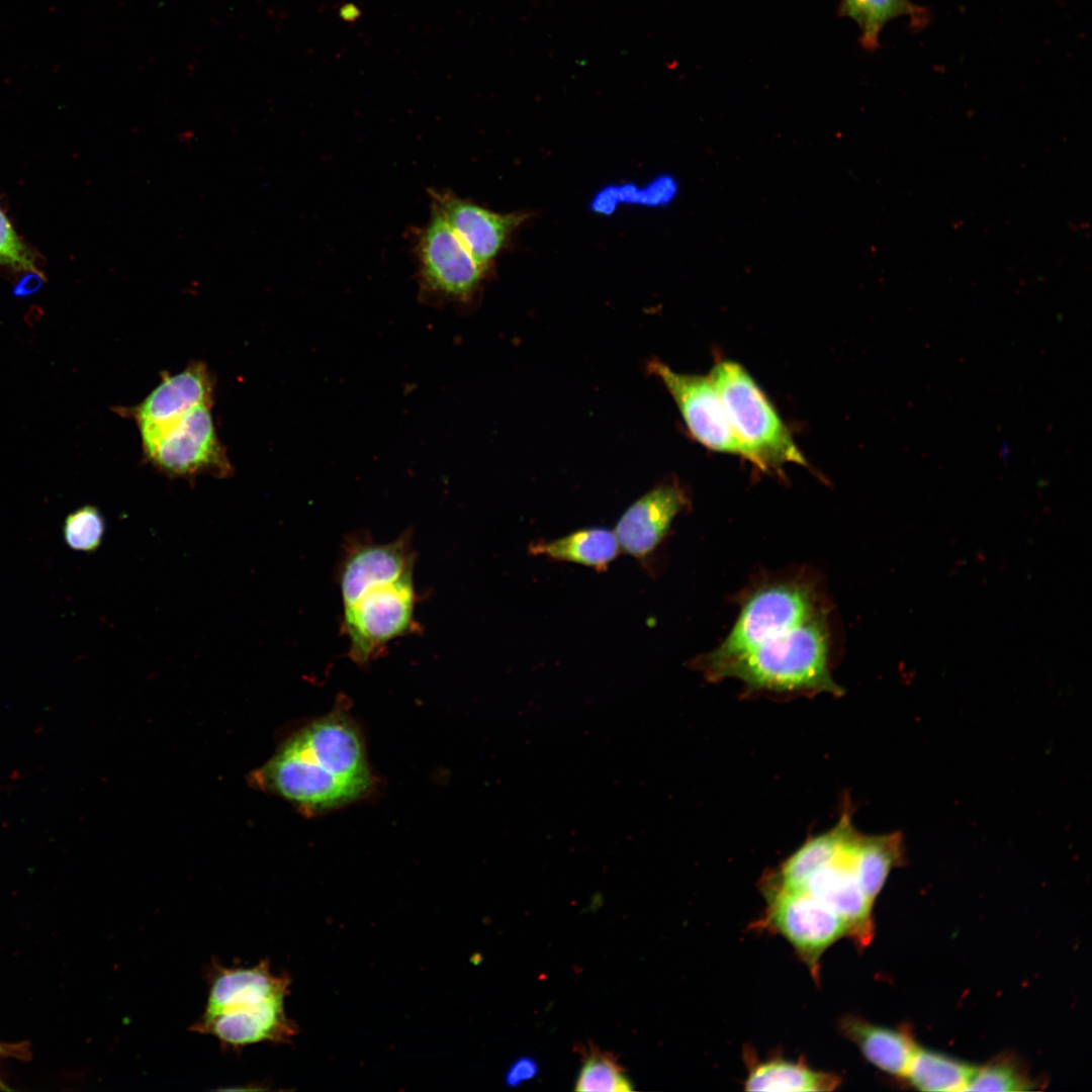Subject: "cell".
<instances>
[{
    "mask_svg": "<svg viewBox=\"0 0 1092 1092\" xmlns=\"http://www.w3.org/2000/svg\"><path fill=\"white\" fill-rule=\"evenodd\" d=\"M618 202L620 201L617 187L610 186L606 187L595 197L592 208L600 213L610 214L615 210Z\"/></svg>",
    "mask_w": 1092,
    "mask_h": 1092,
    "instance_id": "cell-27",
    "label": "cell"
},
{
    "mask_svg": "<svg viewBox=\"0 0 1092 1092\" xmlns=\"http://www.w3.org/2000/svg\"><path fill=\"white\" fill-rule=\"evenodd\" d=\"M838 15L855 22L859 43L867 51L880 47L881 32L889 21L906 16L914 24H923L927 19L925 9L911 0H840Z\"/></svg>",
    "mask_w": 1092,
    "mask_h": 1092,
    "instance_id": "cell-19",
    "label": "cell"
},
{
    "mask_svg": "<svg viewBox=\"0 0 1092 1092\" xmlns=\"http://www.w3.org/2000/svg\"><path fill=\"white\" fill-rule=\"evenodd\" d=\"M854 829L851 807L847 801L837 823L828 831L810 836L775 871L765 875L762 887L800 889L818 868L835 857Z\"/></svg>",
    "mask_w": 1092,
    "mask_h": 1092,
    "instance_id": "cell-14",
    "label": "cell"
},
{
    "mask_svg": "<svg viewBox=\"0 0 1092 1092\" xmlns=\"http://www.w3.org/2000/svg\"><path fill=\"white\" fill-rule=\"evenodd\" d=\"M840 1028L869 1062L890 1075L905 1077L917 1050L906 1031L872 1024L852 1015L841 1019Z\"/></svg>",
    "mask_w": 1092,
    "mask_h": 1092,
    "instance_id": "cell-15",
    "label": "cell"
},
{
    "mask_svg": "<svg viewBox=\"0 0 1092 1092\" xmlns=\"http://www.w3.org/2000/svg\"><path fill=\"white\" fill-rule=\"evenodd\" d=\"M675 401L691 435L709 449L739 455L750 462L752 456L735 435L722 400L708 376L681 374L658 360L647 366Z\"/></svg>",
    "mask_w": 1092,
    "mask_h": 1092,
    "instance_id": "cell-9",
    "label": "cell"
},
{
    "mask_svg": "<svg viewBox=\"0 0 1092 1092\" xmlns=\"http://www.w3.org/2000/svg\"><path fill=\"white\" fill-rule=\"evenodd\" d=\"M974 1069L948 1056L917 1048L905 1077L922 1091H965Z\"/></svg>",
    "mask_w": 1092,
    "mask_h": 1092,
    "instance_id": "cell-20",
    "label": "cell"
},
{
    "mask_svg": "<svg viewBox=\"0 0 1092 1092\" xmlns=\"http://www.w3.org/2000/svg\"><path fill=\"white\" fill-rule=\"evenodd\" d=\"M264 778L276 793L312 811L354 801L372 785L361 736L339 712L290 738L266 765Z\"/></svg>",
    "mask_w": 1092,
    "mask_h": 1092,
    "instance_id": "cell-3",
    "label": "cell"
},
{
    "mask_svg": "<svg viewBox=\"0 0 1092 1092\" xmlns=\"http://www.w3.org/2000/svg\"><path fill=\"white\" fill-rule=\"evenodd\" d=\"M538 1073L539 1065L537 1061L531 1057L524 1056L518 1058L511 1064L506 1072L505 1081L507 1085L517 1087L522 1083L535 1078Z\"/></svg>",
    "mask_w": 1092,
    "mask_h": 1092,
    "instance_id": "cell-26",
    "label": "cell"
},
{
    "mask_svg": "<svg viewBox=\"0 0 1092 1092\" xmlns=\"http://www.w3.org/2000/svg\"><path fill=\"white\" fill-rule=\"evenodd\" d=\"M105 520L94 506H84L70 513L64 522L63 535L69 548L81 552L96 551L104 537Z\"/></svg>",
    "mask_w": 1092,
    "mask_h": 1092,
    "instance_id": "cell-22",
    "label": "cell"
},
{
    "mask_svg": "<svg viewBox=\"0 0 1092 1092\" xmlns=\"http://www.w3.org/2000/svg\"><path fill=\"white\" fill-rule=\"evenodd\" d=\"M1027 1076L1010 1062L999 1061L974 1072L965 1091L1017 1092L1030 1089Z\"/></svg>",
    "mask_w": 1092,
    "mask_h": 1092,
    "instance_id": "cell-23",
    "label": "cell"
},
{
    "mask_svg": "<svg viewBox=\"0 0 1092 1092\" xmlns=\"http://www.w3.org/2000/svg\"><path fill=\"white\" fill-rule=\"evenodd\" d=\"M854 828L839 853L815 870L803 887L831 908L846 924L847 936L858 946L873 938L872 908L874 903L863 892L851 860V840Z\"/></svg>",
    "mask_w": 1092,
    "mask_h": 1092,
    "instance_id": "cell-10",
    "label": "cell"
},
{
    "mask_svg": "<svg viewBox=\"0 0 1092 1092\" xmlns=\"http://www.w3.org/2000/svg\"><path fill=\"white\" fill-rule=\"evenodd\" d=\"M431 207L460 239L484 269L497 256L512 232L525 219L518 213H497L449 190L430 189Z\"/></svg>",
    "mask_w": 1092,
    "mask_h": 1092,
    "instance_id": "cell-12",
    "label": "cell"
},
{
    "mask_svg": "<svg viewBox=\"0 0 1092 1092\" xmlns=\"http://www.w3.org/2000/svg\"><path fill=\"white\" fill-rule=\"evenodd\" d=\"M212 380L202 363L166 376L138 405L129 408L142 440L152 437L190 411L211 404Z\"/></svg>",
    "mask_w": 1092,
    "mask_h": 1092,
    "instance_id": "cell-13",
    "label": "cell"
},
{
    "mask_svg": "<svg viewBox=\"0 0 1092 1092\" xmlns=\"http://www.w3.org/2000/svg\"><path fill=\"white\" fill-rule=\"evenodd\" d=\"M686 491L676 483L659 484L631 504L614 533L622 551L647 566L669 533L674 518L687 508Z\"/></svg>",
    "mask_w": 1092,
    "mask_h": 1092,
    "instance_id": "cell-11",
    "label": "cell"
},
{
    "mask_svg": "<svg viewBox=\"0 0 1092 1092\" xmlns=\"http://www.w3.org/2000/svg\"><path fill=\"white\" fill-rule=\"evenodd\" d=\"M744 1084L746 1091H832L840 1084V1078L814 1071L802 1061L772 1059L752 1062Z\"/></svg>",
    "mask_w": 1092,
    "mask_h": 1092,
    "instance_id": "cell-18",
    "label": "cell"
},
{
    "mask_svg": "<svg viewBox=\"0 0 1092 1092\" xmlns=\"http://www.w3.org/2000/svg\"><path fill=\"white\" fill-rule=\"evenodd\" d=\"M692 665L711 681L738 679L748 693L843 694L830 669L828 606L807 577L770 580L750 590L728 636Z\"/></svg>",
    "mask_w": 1092,
    "mask_h": 1092,
    "instance_id": "cell-1",
    "label": "cell"
},
{
    "mask_svg": "<svg viewBox=\"0 0 1092 1092\" xmlns=\"http://www.w3.org/2000/svg\"><path fill=\"white\" fill-rule=\"evenodd\" d=\"M631 1080L608 1053L593 1051L584 1060L576 1079L575 1091H632Z\"/></svg>",
    "mask_w": 1092,
    "mask_h": 1092,
    "instance_id": "cell-21",
    "label": "cell"
},
{
    "mask_svg": "<svg viewBox=\"0 0 1092 1092\" xmlns=\"http://www.w3.org/2000/svg\"><path fill=\"white\" fill-rule=\"evenodd\" d=\"M412 537L404 532L382 543L358 533L343 544L337 566L341 630L348 638V656L357 664L371 662L394 639L420 631Z\"/></svg>",
    "mask_w": 1092,
    "mask_h": 1092,
    "instance_id": "cell-2",
    "label": "cell"
},
{
    "mask_svg": "<svg viewBox=\"0 0 1092 1092\" xmlns=\"http://www.w3.org/2000/svg\"><path fill=\"white\" fill-rule=\"evenodd\" d=\"M528 551L555 561L580 564L605 571L619 556L621 548L614 531L593 527L579 529L552 540L531 543Z\"/></svg>",
    "mask_w": 1092,
    "mask_h": 1092,
    "instance_id": "cell-16",
    "label": "cell"
},
{
    "mask_svg": "<svg viewBox=\"0 0 1092 1092\" xmlns=\"http://www.w3.org/2000/svg\"><path fill=\"white\" fill-rule=\"evenodd\" d=\"M903 857L901 833L866 835L857 830L851 840V860L858 882L874 903L890 871Z\"/></svg>",
    "mask_w": 1092,
    "mask_h": 1092,
    "instance_id": "cell-17",
    "label": "cell"
},
{
    "mask_svg": "<svg viewBox=\"0 0 1092 1092\" xmlns=\"http://www.w3.org/2000/svg\"><path fill=\"white\" fill-rule=\"evenodd\" d=\"M210 405H199L142 440L147 459L172 477L228 476L233 469L216 436Z\"/></svg>",
    "mask_w": 1092,
    "mask_h": 1092,
    "instance_id": "cell-6",
    "label": "cell"
},
{
    "mask_svg": "<svg viewBox=\"0 0 1092 1092\" xmlns=\"http://www.w3.org/2000/svg\"><path fill=\"white\" fill-rule=\"evenodd\" d=\"M724 405L729 423L761 470L785 463L806 464L776 410L755 381L739 364L717 363L708 376Z\"/></svg>",
    "mask_w": 1092,
    "mask_h": 1092,
    "instance_id": "cell-5",
    "label": "cell"
},
{
    "mask_svg": "<svg viewBox=\"0 0 1092 1092\" xmlns=\"http://www.w3.org/2000/svg\"><path fill=\"white\" fill-rule=\"evenodd\" d=\"M0 265L14 271L42 274L31 249L20 239L0 208Z\"/></svg>",
    "mask_w": 1092,
    "mask_h": 1092,
    "instance_id": "cell-24",
    "label": "cell"
},
{
    "mask_svg": "<svg viewBox=\"0 0 1092 1092\" xmlns=\"http://www.w3.org/2000/svg\"><path fill=\"white\" fill-rule=\"evenodd\" d=\"M416 255L421 291L434 298L467 301L485 273L432 207L430 219L417 234Z\"/></svg>",
    "mask_w": 1092,
    "mask_h": 1092,
    "instance_id": "cell-7",
    "label": "cell"
},
{
    "mask_svg": "<svg viewBox=\"0 0 1092 1092\" xmlns=\"http://www.w3.org/2000/svg\"><path fill=\"white\" fill-rule=\"evenodd\" d=\"M42 274L30 272L24 276L15 286L14 294L18 297H24L37 291L42 283Z\"/></svg>",
    "mask_w": 1092,
    "mask_h": 1092,
    "instance_id": "cell-28",
    "label": "cell"
},
{
    "mask_svg": "<svg viewBox=\"0 0 1092 1092\" xmlns=\"http://www.w3.org/2000/svg\"><path fill=\"white\" fill-rule=\"evenodd\" d=\"M677 189L676 181L671 176L664 175L656 178L641 190L632 185L618 187V194L620 201L663 206L673 200Z\"/></svg>",
    "mask_w": 1092,
    "mask_h": 1092,
    "instance_id": "cell-25",
    "label": "cell"
},
{
    "mask_svg": "<svg viewBox=\"0 0 1092 1092\" xmlns=\"http://www.w3.org/2000/svg\"><path fill=\"white\" fill-rule=\"evenodd\" d=\"M767 900L763 924L784 935L818 978L819 960L837 939L847 935L845 922L805 889L762 887Z\"/></svg>",
    "mask_w": 1092,
    "mask_h": 1092,
    "instance_id": "cell-8",
    "label": "cell"
},
{
    "mask_svg": "<svg viewBox=\"0 0 1092 1092\" xmlns=\"http://www.w3.org/2000/svg\"><path fill=\"white\" fill-rule=\"evenodd\" d=\"M208 981L206 1005L192 1030L232 1049L265 1041L290 1043L297 1034L284 1009L290 978L274 974L268 961L251 968L213 963Z\"/></svg>",
    "mask_w": 1092,
    "mask_h": 1092,
    "instance_id": "cell-4",
    "label": "cell"
}]
</instances>
